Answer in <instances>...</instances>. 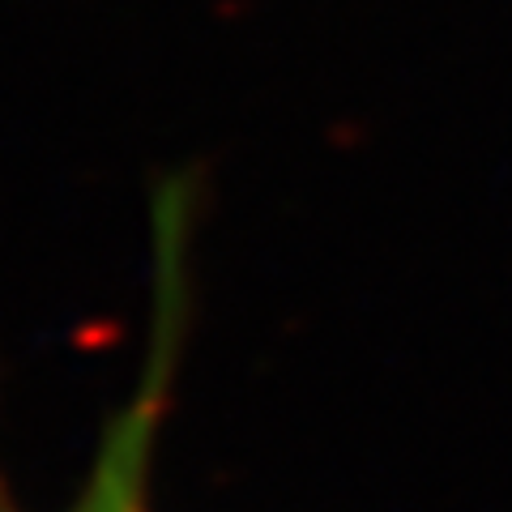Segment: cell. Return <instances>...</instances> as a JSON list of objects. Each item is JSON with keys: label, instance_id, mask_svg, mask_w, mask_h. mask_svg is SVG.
<instances>
[{"label": "cell", "instance_id": "cell-1", "mask_svg": "<svg viewBox=\"0 0 512 512\" xmlns=\"http://www.w3.org/2000/svg\"><path fill=\"white\" fill-rule=\"evenodd\" d=\"M133 478H137L133 466L120 474H107V483L94 487V500L82 512H133Z\"/></svg>", "mask_w": 512, "mask_h": 512}, {"label": "cell", "instance_id": "cell-2", "mask_svg": "<svg viewBox=\"0 0 512 512\" xmlns=\"http://www.w3.org/2000/svg\"><path fill=\"white\" fill-rule=\"evenodd\" d=\"M0 512H18V508H13V504H9V495H5V487H0Z\"/></svg>", "mask_w": 512, "mask_h": 512}]
</instances>
